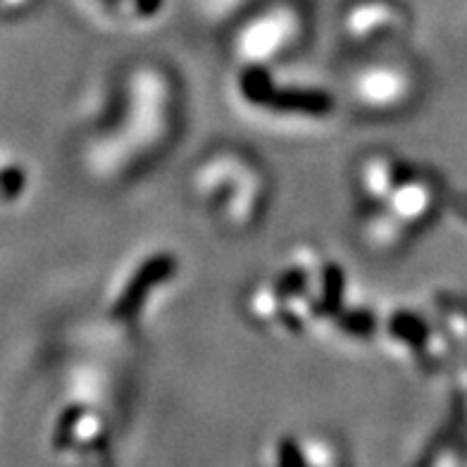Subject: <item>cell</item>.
Instances as JSON below:
<instances>
[{
  "label": "cell",
  "mask_w": 467,
  "mask_h": 467,
  "mask_svg": "<svg viewBox=\"0 0 467 467\" xmlns=\"http://www.w3.org/2000/svg\"><path fill=\"white\" fill-rule=\"evenodd\" d=\"M344 327L346 329H350L353 334H368L372 327H375V322H372V317H368L365 313L360 315H353V320H344Z\"/></svg>",
  "instance_id": "cell-7"
},
{
  "label": "cell",
  "mask_w": 467,
  "mask_h": 467,
  "mask_svg": "<svg viewBox=\"0 0 467 467\" xmlns=\"http://www.w3.org/2000/svg\"><path fill=\"white\" fill-rule=\"evenodd\" d=\"M241 88L253 103H265L270 108H279V110H291V112H307V115H327L332 110V99L325 93H313V91H284L277 93L272 88L270 77L260 69H251L244 74L241 79Z\"/></svg>",
  "instance_id": "cell-1"
},
{
  "label": "cell",
  "mask_w": 467,
  "mask_h": 467,
  "mask_svg": "<svg viewBox=\"0 0 467 467\" xmlns=\"http://www.w3.org/2000/svg\"><path fill=\"white\" fill-rule=\"evenodd\" d=\"M81 415H84L81 406H72L62 412L56 424V434H53V446H56V451H65L74 441V431H77V424H79Z\"/></svg>",
  "instance_id": "cell-3"
},
{
  "label": "cell",
  "mask_w": 467,
  "mask_h": 467,
  "mask_svg": "<svg viewBox=\"0 0 467 467\" xmlns=\"http://www.w3.org/2000/svg\"><path fill=\"white\" fill-rule=\"evenodd\" d=\"M25 189V172L17 167H7L0 170V196L3 198H15Z\"/></svg>",
  "instance_id": "cell-5"
},
{
  "label": "cell",
  "mask_w": 467,
  "mask_h": 467,
  "mask_svg": "<svg viewBox=\"0 0 467 467\" xmlns=\"http://www.w3.org/2000/svg\"><path fill=\"white\" fill-rule=\"evenodd\" d=\"M306 461L301 453H298V446H296L294 441H282L279 443V462H284V465H301V462Z\"/></svg>",
  "instance_id": "cell-6"
},
{
  "label": "cell",
  "mask_w": 467,
  "mask_h": 467,
  "mask_svg": "<svg viewBox=\"0 0 467 467\" xmlns=\"http://www.w3.org/2000/svg\"><path fill=\"white\" fill-rule=\"evenodd\" d=\"M391 329L396 332V337H403L408 338V341H412V344H424V338H427V329H424V325L420 320H415V317H408V315H400V317H396L394 325H391Z\"/></svg>",
  "instance_id": "cell-4"
},
{
  "label": "cell",
  "mask_w": 467,
  "mask_h": 467,
  "mask_svg": "<svg viewBox=\"0 0 467 467\" xmlns=\"http://www.w3.org/2000/svg\"><path fill=\"white\" fill-rule=\"evenodd\" d=\"M174 270H177V260L172 255H158V258L141 265V270L136 272L134 279L124 286L119 301L112 307V320H131L139 313V307L143 306V301H146L148 291L155 289L158 284L172 277Z\"/></svg>",
  "instance_id": "cell-2"
}]
</instances>
